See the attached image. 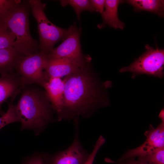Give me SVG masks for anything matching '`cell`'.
Instances as JSON below:
<instances>
[{
	"label": "cell",
	"mask_w": 164,
	"mask_h": 164,
	"mask_svg": "<svg viewBox=\"0 0 164 164\" xmlns=\"http://www.w3.org/2000/svg\"><path fill=\"white\" fill-rule=\"evenodd\" d=\"M90 63L64 77L63 105L57 115L58 121L87 118L99 108L108 105L105 86L98 81Z\"/></svg>",
	"instance_id": "6da1fadb"
},
{
	"label": "cell",
	"mask_w": 164,
	"mask_h": 164,
	"mask_svg": "<svg viewBox=\"0 0 164 164\" xmlns=\"http://www.w3.org/2000/svg\"><path fill=\"white\" fill-rule=\"evenodd\" d=\"M23 89L14 105L15 113L21 129H32L38 135L53 121L54 110L44 91L30 85Z\"/></svg>",
	"instance_id": "7a4b0ae2"
},
{
	"label": "cell",
	"mask_w": 164,
	"mask_h": 164,
	"mask_svg": "<svg viewBox=\"0 0 164 164\" xmlns=\"http://www.w3.org/2000/svg\"><path fill=\"white\" fill-rule=\"evenodd\" d=\"M29 6L28 3L21 2L13 6L3 19L8 29L15 36L13 47L22 56L38 52L39 50L38 43L30 32Z\"/></svg>",
	"instance_id": "3957f363"
},
{
	"label": "cell",
	"mask_w": 164,
	"mask_h": 164,
	"mask_svg": "<svg viewBox=\"0 0 164 164\" xmlns=\"http://www.w3.org/2000/svg\"><path fill=\"white\" fill-rule=\"evenodd\" d=\"M28 3L38 24L39 39V50L47 54L54 48L56 43L62 40L67 29L59 27L49 20L44 11L46 4L40 0H30Z\"/></svg>",
	"instance_id": "277c9868"
},
{
	"label": "cell",
	"mask_w": 164,
	"mask_h": 164,
	"mask_svg": "<svg viewBox=\"0 0 164 164\" xmlns=\"http://www.w3.org/2000/svg\"><path fill=\"white\" fill-rule=\"evenodd\" d=\"M47 60V54L40 51L21 57L15 70L24 87L36 84L43 87L48 80L44 71Z\"/></svg>",
	"instance_id": "5b68a950"
},
{
	"label": "cell",
	"mask_w": 164,
	"mask_h": 164,
	"mask_svg": "<svg viewBox=\"0 0 164 164\" xmlns=\"http://www.w3.org/2000/svg\"><path fill=\"white\" fill-rule=\"evenodd\" d=\"M146 51L134 62L119 70L120 72H130L135 74H145L160 78L163 76L164 50L156 49L149 45L145 46Z\"/></svg>",
	"instance_id": "8992f818"
},
{
	"label": "cell",
	"mask_w": 164,
	"mask_h": 164,
	"mask_svg": "<svg viewBox=\"0 0 164 164\" xmlns=\"http://www.w3.org/2000/svg\"><path fill=\"white\" fill-rule=\"evenodd\" d=\"M80 32L75 23L67 28L61 43L47 54L48 59L68 58L84 62L89 57H85L81 50Z\"/></svg>",
	"instance_id": "52a82bcc"
},
{
	"label": "cell",
	"mask_w": 164,
	"mask_h": 164,
	"mask_svg": "<svg viewBox=\"0 0 164 164\" xmlns=\"http://www.w3.org/2000/svg\"><path fill=\"white\" fill-rule=\"evenodd\" d=\"M75 135L71 144L65 150L52 155L44 154L45 164H84L89 154L82 145L79 138V120L74 121Z\"/></svg>",
	"instance_id": "ba28073f"
},
{
	"label": "cell",
	"mask_w": 164,
	"mask_h": 164,
	"mask_svg": "<svg viewBox=\"0 0 164 164\" xmlns=\"http://www.w3.org/2000/svg\"><path fill=\"white\" fill-rule=\"evenodd\" d=\"M144 135L146 139L142 144L127 151L117 161L145 156L158 149L164 147V122H162L156 128L150 125L149 130L145 132Z\"/></svg>",
	"instance_id": "9c48e42d"
},
{
	"label": "cell",
	"mask_w": 164,
	"mask_h": 164,
	"mask_svg": "<svg viewBox=\"0 0 164 164\" xmlns=\"http://www.w3.org/2000/svg\"><path fill=\"white\" fill-rule=\"evenodd\" d=\"M90 60V59L84 62L64 58L48 59L44 71L48 80L61 78L75 72Z\"/></svg>",
	"instance_id": "30bf717a"
},
{
	"label": "cell",
	"mask_w": 164,
	"mask_h": 164,
	"mask_svg": "<svg viewBox=\"0 0 164 164\" xmlns=\"http://www.w3.org/2000/svg\"><path fill=\"white\" fill-rule=\"evenodd\" d=\"M25 87L14 71L0 77V115L2 116L5 113L2 109V104L9 98L17 96Z\"/></svg>",
	"instance_id": "8fae6325"
},
{
	"label": "cell",
	"mask_w": 164,
	"mask_h": 164,
	"mask_svg": "<svg viewBox=\"0 0 164 164\" xmlns=\"http://www.w3.org/2000/svg\"><path fill=\"white\" fill-rule=\"evenodd\" d=\"M43 88L46 95L57 115L61 112L63 105L65 83L59 78L49 79Z\"/></svg>",
	"instance_id": "7c38bea8"
},
{
	"label": "cell",
	"mask_w": 164,
	"mask_h": 164,
	"mask_svg": "<svg viewBox=\"0 0 164 164\" xmlns=\"http://www.w3.org/2000/svg\"><path fill=\"white\" fill-rule=\"evenodd\" d=\"M120 0H106L104 12L101 15L103 22L98 25L99 28H102L107 25L115 29H123L125 24L118 19V5L124 2Z\"/></svg>",
	"instance_id": "4fadbf2b"
},
{
	"label": "cell",
	"mask_w": 164,
	"mask_h": 164,
	"mask_svg": "<svg viewBox=\"0 0 164 164\" xmlns=\"http://www.w3.org/2000/svg\"><path fill=\"white\" fill-rule=\"evenodd\" d=\"M22 56L13 47L0 49V77L14 71Z\"/></svg>",
	"instance_id": "5bb4252c"
},
{
	"label": "cell",
	"mask_w": 164,
	"mask_h": 164,
	"mask_svg": "<svg viewBox=\"0 0 164 164\" xmlns=\"http://www.w3.org/2000/svg\"><path fill=\"white\" fill-rule=\"evenodd\" d=\"M126 2L136 11H145L164 16V1L162 0H129Z\"/></svg>",
	"instance_id": "9a60e30c"
},
{
	"label": "cell",
	"mask_w": 164,
	"mask_h": 164,
	"mask_svg": "<svg viewBox=\"0 0 164 164\" xmlns=\"http://www.w3.org/2000/svg\"><path fill=\"white\" fill-rule=\"evenodd\" d=\"M60 4L64 7L70 5L73 9L77 19L80 20L81 12L84 11L91 12L95 11L89 0H61L60 1Z\"/></svg>",
	"instance_id": "2e32d148"
},
{
	"label": "cell",
	"mask_w": 164,
	"mask_h": 164,
	"mask_svg": "<svg viewBox=\"0 0 164 164\" xmlns=\"http://www.w3.org/2000/svg\"><path fill=\"white\" fill-rule=\"evenodd\" d=\"M16 36L3 22H0V49L13 47Z\"/></svg>",
	"instance_id": "e0dca14e"
},
{
	"label": "cell",
	"mask_w": 164,
	"mask_h": 164,
	"mask_svg": "<svg viewBox=\"0 0 164 164\" xmlns=\"http://www.w3.org/2000/svg\"><path fill=\"white\" fill-rule=\"evenodd\" d=\"M15 97L11 98L8 104V110L6 113L0 117V129L5 125L12 123L19 122L15 111L13 102Z\"/></svg>",
	"instance_id": "ac0fdd59"
},
{
	"label": "cell",
	"mask_w": 164,
	"mask_h": 164,
	"mask_svg": "<svg viewBox=\"0 0 164 164\" xmlns=\"http://www.w3.org/2000/svg\"><path fill=\"white\" fill-rule=\"evenodd\" d=\"M137 159L149 164H164V147L158 149L146 155L138 157Z\"/></svg>",
	"instance_id": "d6986e66"
},
{
	"label": "cell",
	"mask_w": 164,
	"mask_h": 164,
	"mask_svg": "<svg viewBox=\"0 0 164 164\" xmlns=\"http://www.w3.org/2000/svg\"><path fill=\"white\" fill-rule=\"evenodd\" d=\"M21 2L19 0H0V21L13 6Z\"/></svg>",
	"instance_id": "ffe728a7"
},
{
	"label": "cell",
	"mask_w": 164,
	"mask_h": 164,
	"mask_svg": "<svg viewBox=\"0 0 164 164\" xmlns=\"http://www.w3.org/2000/svg\"><path fill=\"white\" fill-rule=\"evenodd\" d=\"M105 142V139L104 138L102 135L100 136L94 145L92 152L89 154L88 158L84 164H93L97 154Z\"/></svg>",
	"instance_id": "44dd1931"
},
{
	"label": "cell",
	"mask_w": 164,
	"mask_h": 164,
	"mask_svg": "<svg viewBox=\"0 0 164 164\" xmlns=\"http://www.w3.org/2000/svg\"><path fill=\"white\" fill-rule=\"evenodd\" d=\"M23 164H45L44 155L35 154L29 158Z\"/></svg>",
	"instance_id": "7402d4cb"
},
{
	"label": "cell",
	"mask_w": 164,
	"mask_h": 164,
	"mask_svg": "<svg viewBox=\"0 0 164 164\" xmlns=\"http://www.w3.org/2000/svg\"><path fill=\"white\" fill-rule=\"evenodd\" d=\"M91 5L95 11L102 15L104 12L105 3V0H90Z\"/></svg>",
	"instance_id": "603a6c76"
},
{
	"label": "cell",
	"mask_w": 164,
	"mask_h": 164,
	"mask_svg": "<svg viewBox=\"0 0 164 164\" xmlns=\"http://www.w3.org/2000/svg\"><path fill=\"white\" fill-rule=\"evenodd\" d=\"M112 162L116 164H149V163L140 160L135 159V158H129L121 161L117 162L113 161Z\"/></svg>",
	"instance_id": "cb8c5ba5"
},
{
	"label": "cell",
	"mask_w": 164,
	"mask_h": 164,
	"mask_svg": "<svg viewBox=\"0 0 164 164\" xmlns=\"http://www.w3.org/2000/svg\"><path fill=\"white\" fill-rule=\"evenodd\" d=\"M164 109L162 110L160 113L159 117H160L162 122H164Z\"/></svg>",
	"instance_id": "d4e9b609"
}]
</instances>
